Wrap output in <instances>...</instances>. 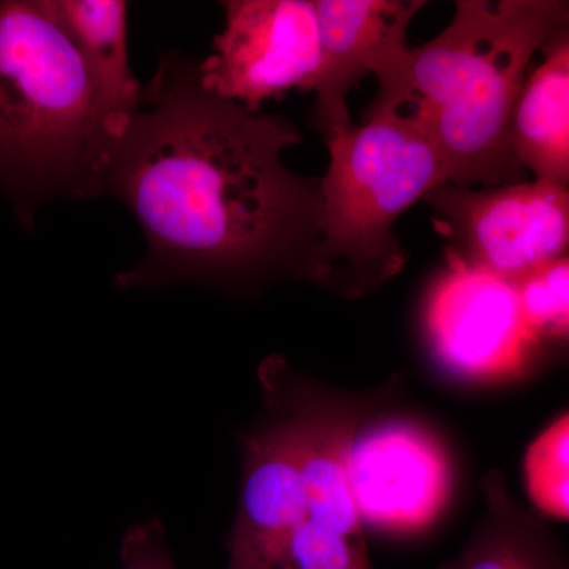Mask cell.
<instances>
[{
	"instance_id": "cell-1",
	"label": "cell",
	"mask_w": 569,
	"mask_h": 569,
	"mask_svg": "<svg viewBox=\"0 0 569 569\" xmlns=\"http://www.w3.org/2000/svg\"><path fill=\"white\" fill-rule=\"evenodd\" d=\"M301 132L206 91L198 62L160 59L112 148L102 194L133 213L146 254L116 287L307 280L320 236V179L288 170Z\"/></svg>"
},
{
	"instance_id": "cell-2",
	"label": "cell",
	"mask_w": 569,
	"mask_h": 569,
	"mask_svg": "<svg viewBox=\"0 0 569 569\" xmlns=\"http://www.w3.org/2000/svg\"><path fill=\"white\" fill-rule=\"evenodd\" d=\"M561 0H459L443 32L378 78L372 107L410 114L436 146L447 182H522L511 122L531 58L568 31Z\"/></svg>"
},
{
	"instance_id": "cell-3",
	"label": "cell",
	"mask_w": 569,
	"mask_h": 569,
	"mask_svg": "<svg viewBox=\"0 0 569 569\" xmlns=\"http://www.w3.org/2000/svg\"><path fill=\"white\" fill-rule=\"evenodd\" d=\"M126 123L44 0H0V193L22 223L50 201L102 197Z\"/></svg>"
},
{
	"instance_id": "cell-4",
	"label": "cell",
	"mask_w": 569,
	"mask_h": 569,
	"mask_svg": "<svg viewBox=\"0 0 569 569\" xmlns=\"http://www.w3.org/2000/svg\"><path fill=\"white\" fill-rule=\"evenodd\" d=\"M320 236L307 282L355 298L402 271L396 220L447 183L436 146L410 114L370 104L362 126L326 141Z\"/></svg>"
},
{
	"instance_id": "cell-5",
	"label": "cell",
	"mask_w": 569,
	"mask_h": 569,
	"mask_svg": "<svg viewBox=\"0 0 569 569\" xmlns=\"http://www.w3.org/2000/svg\"><path fill=\"white\" fill-rule=\"evenodd\" d=\"M425 200L440 216L455 263L516 283L568 257V187L538 179L490 189L447 182Z\"/></svg>"
},
{
	"instance_id": "cell-6",
	"label": "cell",
	"mask_w": 569,
	"mask_h": 569,
	"mask_svg": "<svg viewBox=\"0 0 569 569\" xmlns=\"http://www.w3.org/2000/svg\"><path fill=\"white\" fill-rule=\"evenodd\" d=\"M212 54L198 62L206 91L258 112L266 100L312 92L321 66L313 0H227Z\"/></svg>"
},
{
	"instance_id": "cell-7",
	"label": "cell",
	"mask_w": 569,
	"mask_h": 569,
	"mask_svg": "<svg viewBox=\"0 0 569 569\" xmlns=\"http://www.w3.org/2000/svg\"><path fill=\"white\" fill-rule=\"evenodd\" d=\"M348 479L362 523L396 533L429 527L451 492L445 449L425 427L400 419L359 427Z\"/></svg>"
},
{
	"instance_id": "cell-8",
	"label": "cell",
	"mask_w": 569,
	"mask_h": 569,
	"mask_svg": "<svg viewBox=\"0 0 569 569\" xmlns=\"http://www.w3.org/2000/svg\"><path fill=\"white\" fill-rule=\"evenodd\" d=\"M427 331L440 365L471 381L515 376L537 343L520 316L515 283L455 261L430 298Z\"/></svg>"
},
{
	"instance_id": "cell-9",
	"label": "cell",
	"mask_w": 569,
	"mask_h": 569,
	"mask_svg": "<svg viewBox=\"0 0 569 569\" xmlns=\"http://www.w3.org/2000/svg\"><path fill=\"white\" fill-rule=\"evenodd\" d=\"M271 419L244 438L242 488L228 539V569H283L305 518L301 443L293 419L266 402Z\"/></svg>"
},
{
	"instance_id": "cell-10",
	"label": "cell",
	"mask_w": 569,
	"mask_h": 569,
	"mask_svg": "<svg viewBox=\"0 0 569 569\" xmlns=\"http://www.w3.org/2000/svg\"><path fill=\"white\" fill-rule=\"evenodd\" d=\"M321 66L312 92L313 127L326 141L350 129L348 93L369 74L383 77L408 51L407 32L425 0H313Z\"/></svg>"
},
{
	"instance_id": "cell-11",
	"label": "cell",
	"mask_w": 569,
	"mask_h": 569,
	"mask_svg": "<svg viewBox=\"0 0 569 569\" xmlns=\"http://www.w3.org/2000/svg\"><path fill=\"white\" fill-rule=\"evenodd\" d=\"M541 66L523 82L511 122V148L538 181L568 187L569 40L560 32L542 48Z\"/></svg>"
},
{
	"instance_id": "cell-12",
	"label": "cell",
	"mask_w": 569,
	"mask_h": 569,
	"mask_svg": "<svg viewBox=\"0 0 569 569\" xmlns=\"http://www.w3.org/2000/svg\"><path fill=\"white\" fill-rule=\"evenodd\" d=\"M51 17L73 41L104 107L129 121L142 86L129 58V3L123 0H44Z\"/></svg>"
},
{
	"instance_id": "cell-13",
	"label": "cell",
	"mask_w": 569,
	"mask_h": 569,
	"mask_svg": "<svg viewBox=\"0 0 569 569\" xmlns=\"http://www.w3.org/2000/svg\"><path fill=\"white\" fill-rule=\"evenodd\" d=\"M486 511L466 548L441 569H568L545 523L509 496L500 471L482 479Z\"/></svg>"
},
{
	"instance_id": "cell-14",
	"label": "cell",
	"mask_w": 569,
	"mask_h": 569,
	"mask_svg": "<svg viewBox=\"0 0 569 569\" xmlns=\"http://www.w3.org/2000/svg\"><path fill=\"white\" fill-rule=\"evenodd\" d=\"M527 492L550 518L569 516V417L561 415L527 449L523 460Z\"/></svg>"
},
{
	"instance_id": "cell-15",
	"label": "cell",
	"mask_w": 569,
	"mask_h": 569,
	"mask_svg": "<svg viewBox=\"0 0 569 569\" xmlns=\"http://www.w3.org/2000/svg\"><path fill=\"white\" fill-rule=\"evenodd\" d=\"M520 316L537 339H567L569 328L568 257L541 266L515 283Z\"/></svg>"
},
{
	"instance_id": "cell-16",
	"label": "cell",
	"mask_w": 569,
	"mask_h": 569,
	"mask_svg": "<svg viewBox=\"0 0 569 569\" xmlns=\"http://www.w3.org/2000/svg\"><path fill=\"white\" fill-rule=\"evenodd\" d=\"M121 569H178L159 520L148 519L127 530L121 542Z\"/></svg>"
}]
</instances>
